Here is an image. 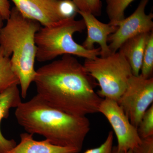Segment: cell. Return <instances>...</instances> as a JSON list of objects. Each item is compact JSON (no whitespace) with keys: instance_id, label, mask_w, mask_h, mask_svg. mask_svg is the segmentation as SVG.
<instances>
[{"instance_id":"6da1fadb","label":"cell","mask_w":153,"mask_h":153,"mask_svg":"<svg viewBox=\"0 0 153 153\" xmlns=\"http://www.w3.org/2000/svg\"><path fill=\"white\" fill-rule=\"evenodd\" d=\"M33 82L41 98L73 115L86 116L98 112L103 99L94 91L95 79L72 55H62L40 67Z\"/></svg>"},{"instance_id":"7a4b0ae2","label":"cell","mask_w":153,"mask_h":153,"mask_svg":"<svg viewBox=\"0 0 153 153\" xmlns=\"http://www.w3.org/2000/svg\"><path fill=\"white\" fill-rule=\"evenodd\" d=\"M18 123L27 132L37 134L53 144L81 152L90 130L86 116L69 114L50 105L36 95L16 108Z\"/></svg>"},{"instance_id":"3957f363","label":"cell","mask_w":153,"mask_h":153,"mask_svg":"<svg viewBox=\"0 0 153 153\" xmlns=\"http://www.w3.org/2000/svg\"><path fill=\"white\" fill-rule=\"evenodd\" d=\"M6 21L0 30V48L5 56L10 57L12 69L19 79L21 97L25 99L36 74L35 38L41 25L24 16L15 7Z\"/></svg>"},{"instance_id":"277c9868","label":"cell","mask_w":153,"mask_h":153,"mask_svg":"<svg viewBox=\"0 0 153 153\" xmlns=\"http://www.w3.org/2000/svg\"><path fill=\"white\" fill-rule=\"evenodd\" d=\"M86 29L82 19H64L43 26L36 33L35 43L37 48L36 59L45 62L64 55H75L85 59H92L100 55V48L85 49L76 43L73 35Z\"/></svg>"},{"instance_id":"5b68a950","label":"cell","mask_w":153,"mask_h":153,"mask_svg":"<svg viewBox=\"0 0 153 153\" xmlns=\"http://www.w3.org/2000/svg\"><path fill=\"white\" fill-rule=\"evenodd\" d=\"M83 66L86 71L97 81L100 97L118 102L125 91L133 75L131 67L119 51L106 57L85 59Z\"/></svg>"},{"instance_id":"8992f818","label":"cell","mask_w":153,"mask_h":153,"mask_svg":"<svg viewBox=\"0 0 153 153\" xmlns=\"http://www.w3.org/2000/svg\"><path fill=\"white\" fill-rule=\"evenodd\" d=\"M153 78L133 74L118 101L131 123L137 128L143 115L153 104Z\"/></svg>"},{"instance_id":"52a82bcc","label":"cell","mask_w":153,"mask_h":153,"mask_svg":"<svg viewBox=\"0 0 153 153\" xmlns=\"http://www.w3.org/2000/svg\"><path fill=\"white\" fill-rule=\"evenodd\" d=\"M98 112L106 117L112 127L117 141L119 150H132L141 142L137 128L131 123L117 102L110 99H102Z\"/></svg>"},{"instance_id":"ba28073f","label":"cell","mask_w":153,"mask_h":153,"mask_svg":"<svg viewBox=\"0 0 153 153\" xmlns=\"http://www.w3.org/2000/svg\"><path fill=\"white\" fill-rule=\"evenodd\" d=\"M149 0H141L131 15L117 22V29L108 39L111 53L117 52L123 44L130 38L153 31V14H146V8Z\"/></svg>"},{"instance_id":"9c48e42d","label":"cell","mask_w":153,"mask_h":153,"mask_svg":"<svg viewBox=\"0 0 153 153\" xmlns=\"http://www.w3.org/2000/svg\"><path fill=\"white\" fill-rule=\"evenodd\" d=\"M25 17L43 26L61 21L58 12L59 0H11Z\"/></svg>"},{"instance_id":"30bf717a","label":"cell","mask_w":153,"mask_h":153,"mask_svg":"<svg viewBox=\"0 0 153 153\" xmlns=\"http://www.w3.org/2000/svg\"><path fill=\"white\" fill-rule=\"evenodd\" d=\"M85 23L87 30V36L82 46L85 49H94V44L100 45V57H104L111 53L108 44V36L115 32L117 26L109 23L105 24L99 21L92 14L85 12H78Z\"/></svg>"},{"instance_id":"8fae6325","label":"cell","mask_w":153,"mask_h":153,"mask_svg":"<svg viewBox=\"0 0 153 153\" xmlns=\"http://www.w3.org/2000/svg\"><path fill=\"white\" fill-rule=\"evenodd\" d=\"M33 134L27 132L20 135L21 141L18 145L6 153H79L74 148L53 144L47 140L37 141Z\"/></svg>"},{"instance_id":"7c38bea8","label":"cell","mask_w":153,"mask_h":153,"mask_svg":"<svg viewBox=\"0 0 153 153\" xmlns=\"http://www.w3.org/2000/svg\"><path fill=\"white\" fill-rule=\"evenodd\" d=\"M18 85H12L0 92V126L3 119L8 117L10 110L16 108L22 102ZM16 145L15 140L7 139L3 136L0 127V153L7 152Z\"/></svg>"},{"instance_id":"4fadbf2b","label":"cell","mask_w":153,"mask_h":153,"mask_svg":"<svg viewBox=\"0 0 153 153\" xmlns=\"http://www.w3.org/2000/svg\"><path fill=\"white\" fill-rule=\"evenodd\" d=\"M151 33H143L130 38L119 49L128 62L134 76L140 75L145 48Z\"/></svg>"},{"instance_id":"5bb4252c","label":"cell","mask_w":153,"mask_h":153,"mask_svg":"<svg viewBox=\"0 0 153 153\" xmlns=\"http://www.w3.org/2000/svg\"><path fill=\"white\" fill-rule=\"evenodd\" d=\"M15 85H19V81L11 67L10 57L5 56L0 48V92Z\"/></svg>"},{"instance_id":"9a60e30c","label":"cell","mask_w":153,"mask_h":153,"mask_svg":"<svg viewBox=\"0 0 153 153\" xmlns=\"http://www.w3.org/2000/svg\"><path fill=\"white\" fill-rule=\"evenodd\" d=\"M134 0H105L107 15L112 25L125 18V12Z\"/></svg>"},{"instance_id":"2e32d148","label":"cell","mask_w":153,"mask_h":153,"mask_svg":"<svg viewBox=\"0 0 153 153\" xmlns=\"http://www.w3.org/2000/svg\"><path fill=\"white\" fill-rule=\"evenodd\" d=\"M140 75L144 78L152 77L153 71V31L151 32L147 42Z\"/></svg>"},{"instance_id":"e0dca14e","label":"cell","mask_w":153,"mask_h":153,"mask_svg":"<svg viewBox=\"0 0 153 153\" xmlns=\"http://www.w3.org/2000/svg\"><path fill=\"white\" fill-rule=\"evenodd\" d=\"M138 133L141 139L153 136V105L145 112L137 127Z\"/></svg>"},{"instance_id":"ac0fdd59","label":"cell","mask_w":153,"mask_h":153,"mask_svg":"<svg viewBox=\"0 0 153 153\" xmlns=\"http://www.w3.org/2000/svg\"><path fill=\"white\" fill-rule=\"evenodd\" d=\"M79 11L89 13L95 16L101 14V0H72Z\"/></svg>"},{"instance_id":"d6986e66","label":"cell","mask_w":153,"mask_h":153,"mask_svg":"<svg viewBox=\"0 0 153 153\" xmlns=\"http://www.w3.org/2000/svg\"><path fill=\"white\" fill-rule=\"evenodd\" d=\"M58 12L61 20L74 19L79 10L72 0H59Z\"/></svg>"},{"instance_id":"ffe728a7","label":"cell","mask_w":153,"mask_h":153,"mask_svg":"<svg viewBox=\"0 0 153 153\" xmlns=\"http://www.w3.org/2000/svg\"><path fill=\"white\" fill-rule=\"evenodd\" d=\"M113 132L110 131L106 139L100 146L86 150L84 153H110L113 147Z\"/></svg>"},{"instance_id":"44dd1931","label":"cell","mask_w":153,"mask_h":153,"mask_svg":"<svg viewBox=\"0 0 153 153\" xmlns=\"http://www.w3.org/2000/svg\"><path fill=\"white\" fill-rule=\"evenodd\" d=\"M141 140L140 143L132 149V153H153V136Z\"/></svg>"},{"instance_id":"7402d4cb","label":"cell","mask_w":153,"mask_h":153,"mask_svg":"<svg viewBox=\"0 0 153 153\" xmlns=\"http://www.w3.org/2000/svg\"><path fill=\"white\" fill-rule=\"evenodd\" d=\"M11 9L8 0H0V14L4 20L8 19Z\"/></svg>"},{"instance_id":"603a6c76","label":"cell","mask_w":153,"mask_h":153,"mask_svg":"<svg viewBox=\"0 0 153 153\" xmlns=\"http://www.w3.org/2000/svg\"><path fill=\"white\" fill-rule=\"evenodd\" d=\"M110 153H132V150H129L127 151H120L118 149L117 146H113Z\"/></svg>"},{"instance_id":"cb8c5ba5","label":"cell","mask_w":153,"mask_h":153,"mask_svg":"<svg viewBox=\"0 0 153 153\" xmlns=\"http://www.w3.org/2000/svg\"><path fill=\"white\" fill-rule=\"evenodd\" d=\"M4 21V19H3L1 15L0 14V30L3 27V25H4L3 21Z\"/></svg>"}]
</instances>
